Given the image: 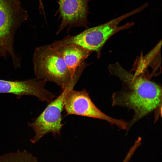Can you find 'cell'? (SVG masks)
<instances>
[{"label":"cell","mask_w":162,"mask_h":162,"mask_svg":"<svg viewBox=\"0 0 162 162\" xmlns=\"http://www.w3.org/2000/svg\"><path fill=\"white\" fill-rule=\"evenodd\" d=\"M108 70L118 77L123 86L113 94L112 106L126 107L133 110L134 116L128 130L140 119L152 111L160 113L162 103V88L144 77L133 74L116 62L109 65Z\"/></svg>","instance_id":"6da1fadb"},{"label":"cell","mask_w":162,"mask_h":162,"mask_svg":"<svg viewBox=\"0 0 162 162\" xmlns=\"http://www.w3.org/2000/svg\"><path fill=\"white\" fill-rule=\"evenodd\" d=\"M142 10V8L140 6L106 23L88 28L76 35H68L61 40L54 41L50 45L56 47L64 45L75 44L91 52H96L98 58H99L103 46L110 37L118 32L129 28L135 24L134 22H131L119 26V24L125 19Z\"/></svg>","instance_id":"7a4b0ae2"},{"label":"cell","mask_w":162,"mask_h":162,"mask_svg":"<svg viewBox=\"0 0 162 162\" xmlns=\"http://www.w3.org/2000/svg\"><path fill=\"white\" fill-rule=\"evenodd\" d=\"M28 17L20 0H0V52L2 57L10 56L15 69L21 66V58L14 49L15 35Z\"/></svg>","instance_id":"3957f363"},{"label":"cell","mask_w":162,"mask_h":162,"mask_svg":"<svg viewBox=\"0 0 162 162\" xmlns=\"http://www.w3.org/2000/svg\"><path fill=\"white\" fill-rule=\"evenodd\" d=\"M32 62L36 77L46 82H53L62 90L66 88L73 80L74 74H71L62 57L51 45L36 47L34 51Z\"/></svg>","instance_id":"277c9868"},{"label":"cell","mask_w":162,"mask_h":162,"mask_svg":"<svg viewBox=\"0 0 162 162\" xmlns=\"http://www.w3.org/2000/svg\"><path fill=\"white\" fill-rule=\"evenodd\" d=\"M77 82L74 79L69 85L54 100L49 103L39 116L32 123H28L35 133L31 142H38L44 136L51 133L54 135H60L63 124L62 123V112L64 106V99L67 91L73 88Z\"/></svg>","instance_id":"5b68a950"},{"label":"cell","mask_w":162,"mask_h":162,"mask_svg":"<svg viewBox=\"0 0 162 162\" xmlns=\"http://www.w3.org/2000/svg\"><path fill=\"white\" fill-rule=\"evenodd\" d=\"M64 108L66 115H74L106 121L121 129L127 130L129 123L125 121L113 118L101 112L91 99L85 89L76 91L73 88L66 92L64 99Z\"/></svg>","instance_id":"8992f818"},{"label":"cell","mask_w":162,"mask_h":162,"mask_svg":"<svg viewBox=\"0 0 162 162\" xmlns=\"http://www.w3.org/2000/svg\"><path fill=\"white\" fill-rule=\"evenodd\" d=\"M91 0H58V8L55 14H59L61 23L56 34L67 28L69 32L74 27L88 28V17L90 12L88 3Z\"/></svg>","instance_id":"52a82bcc"},{"label":"cell","mask_w":162,"mask_h":162,"mask_svg":"<svg viewBox=\"0 0 162 162\" xmlns=\"http://www.w3.org/2000/svg\"><path fill=\"white\" fill-rule=\"evenodd\" d=\"M46 82L36 77L21 80L0 79V93L11 94L18 98L32 95L42 101L50 103L55 96L45 88Z\"/></svg>","instance_id":"ba28073f"},{"label":"cell","mask_w":162,"mask_h":162,"mask_svg":"<svg viewBox=\"0 0 162 162\" xmlns=\"http://www.w3.org/2000/svg\"><path fill=\"white\" fill-rule=\"evenodd\" d=\"M54 48L62 57L73 75L74 74L76 70L85 62V60L92 53L75 44L64 45Z\"/></svg>","instance_id":"9c48e42d"},{"label":"cell","mask_w":162,"mask_h":162,"mask_svg":"<svg viewBox=\"0 0 162 162\" xmlns=\"http://www.w3.org/2000/svg\"><path fill=\"white\" fill-rule=\"evenodd\" d=\"M0 162H39L32 154L26 150H18L0 156Z\"/></svg>","instance_id":"30bf717a"},{"label":"cell","mask_w":162,"mask_h":162,"mask_svg":"<svg viewBox=\"0 0 162 162\" xmlns=\"http://www.w3.org/2000/svg\"><path fill=\"white\" fill-rule=\"evenodd\" d=\"M140 146V143L138 141H135L133 145L130 149L122 162H128L136 150Z\"/></svg>","instance_id":"8fae6325"},{"label":"cell","mask_w":162,"mask_h":162,"mask_svg":"<svg viewBox=\"0 0 162 162\" xmlns=\"http://www.w3.org/2000/svg\"><path fill=\"white\" fill-rule=\"evenodd\" d=\"M0 57H2V55H1V54L0 52Z\"/></svg>","instance_id":"7c38bea8"}]
</instances>
